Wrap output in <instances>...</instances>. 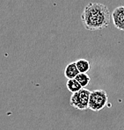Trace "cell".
Masks as SVG:
<instances>
[{
    "label": "cell",
    "mask_w": 124,
    "mask_h": 130,
    "mask_svg": "<svg viewBox=\"0 0 124 130\" xmlns=\"http://www.w3.org/2000/svg\"><path fill=\"white\" fill-rule=\"evenodd\" d=\"M80 73L79 69L77 67L76 62H70L69 63L67 66L65 67V70H64V76L67 79H73L76 78L79 74Z\"/></svg>",
    "instance_id": "obj_5"
},
{
    "label": "cell",
    "mask_w": 124,
    "mask_h": 130,
    "mask_svg": "<svg viewBox=\"0 0 124 130\" xmlns=\"http://www.w3.org/2000/svg\"><path fill=\"white\" fill-rule=\"evenodd\" d=\"M75 79L79 82L83 88L86 87L91 82V77L86 73H79V75L76 76Z\"/></svg>",
    "instance_id": "obj_8"
},
{
    "label": "cell",
    "mask_w": 124,
    "mask_h": 130,
    "mask_svg": "<svg viewBox=\"0 0 124 130\" xmlns=\"http://www.w3.org/2000/svg\"><path fill=\"white\" fill-rule=\"evenodd\" d=\"M110 11L101 3H89L81 14L84 26L89 31H97L106 28L110 23Z\"/></svg>",
    "instance_id": "obj_1"
},
{
    "label": "cell",
    "mask_w": 124,
    "mask_h": 130,
    "mask_svg": "<svg viewBox=\"0 0 124 130\" xmlns=\"http://www.w3.org/2000/svg\"><path fill=\"white\" fill-rule=\"evenodd\" d=\"M114 26L118 30L124 31V5L116 7L111 14Z\"/></svg>",
    "instance_id": "obj_4"
},
{
    "label": "cell",
    "mask_w": 124,
    "mask_h": 130,
    "mask_svg": "<svg viewBox=\"0 0 124 130\" xmlns=\"http://www.w3.org/2000/svg\"><path fill=\"white\" fill-rule=\"evenodd\" d=\"M76 64H77V67L80 73H86L91 69L90 62L85 59H79L76 62Z\"/></svg>",
    "instance_id": "obj_7"
},
{
    "label": "cell",
    "mask_w": 124,
    "mask_h": 130,
    "mask_svg": "<svg viewBox=\"0 0 124 130\" xmlns=\"http://www.w3.org/2000/svg\"><path fill=\"white\" fill-rule=\"evenodd\" d=\"M91 91L85 88H82L79 91L72 93L70 104L72 107L78 110H86L89 108V99Z\"/></svg>",
    "instance_id": "obj_2"
},
{
    "label": "cell",
    "mask_w": 124,
    "mask_h": 130,
    "mask_svg": "<svg viewBox=\"0 0 124 130\" xmlns=\"http://www.w3.org/2000/svg\"><path fill=\"white\" fill-rule=\"evenodd\" d=\"M108 97L104 90H94L91 91L89 99V109L93 112H99L106 106Z\"/></svg>",
    "instance_id": "obj_3"
},
{
    "label": "cell",
    "mask_w": 124,
    "mask_h": 130,
    "mask_svg": "<svg viewBox=\"0 0 124 130\" xmlns=\"http://www.w3.org/2000/svg\"><path fill=\"white\" fill-rule=\"evenodd\" d=\"M66 87H67V89L71 93L78 92V91H79L83 88L75 78H73V79H68L67 83H66Z\"/></svg>",
    "instance_id": "obj_6"
}]
</instances>
